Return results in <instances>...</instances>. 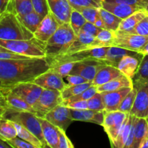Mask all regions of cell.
Masks as SVG:
<instances>
[{
  "mask_svg": "<svg viewBox=\"0 0 148 148\" xmlns=\"http://www.w3.org/2000/svg\"><path fill=\"white\" fill-rule=\"evenodd\" d=\"M147 16H148V14H147Z\"/></svg>",
  "mask_w": 148,
  "mask_h": 148,
  "instance_id": "cell-64",
  "label": "cell"
},
{
  "mask_svg": "<svg viewBox=\"0 0 148 148\" xmlns=\"http://www.w3.org/2000/svg\"><path fill=\"white\" fill-rule=\"evenodd\" d=\"M74 10H78L81 7H102L104 0H68Z\"/></svg>",
  "mask_w": 148,
  "mask_h": 148,
  "instance_id": "cell-41",
  "label": "cell"
},
{
  "mask_svg": "<svg viewBox=\"0 0 148 148\" xmlns=\"http://www.w3.org/2000/svg\"><path fill=\"white\" fill-rule=\"evenodd\" d=\"M102 7L122 20L126 19L135 12L143 9L138 6L130 5V4H121V3L106 2V1L103 2Z\"/></svg>",
  "mask_w": 148,
  "mask_h": 148,
  "instance_id": "cell-20",
  "label": "cell"
},
{
  "mask_svg": "<svg viewBox=\"0 0 148 148\" xmlns=\"http://www.w3.org/2000/svg\"><path fill=\"white\" fill-rule=\"evenodd\" d=\"M5 118L21 124L33 134H34L43 144V148L49 147L43 137L39 116L33 113L27 111H17L14 110L7 109L4 116Z\"/></svg>",
  "mask_w": 148,
  "mask_h": 148,
  "instance_id": "cell-6",
  "label": "cell"
},
{
  "mask_svg": "<svg viewBox=\"0 0 148 148\" xmlns=\"http://www.w3.org/2000/svg\"><path fill=\"white\" fill-rule=\"evenodd\" d=\"M43 90L41 87L33 82H25L8 86L6 91L12 92L33 106L38 100Z\"/></svg>",
  "mask_w": 148,
  "mask_h": 148,
  "instance_id": "cell-10",
  "label": "cell"
},
{
  "mask_svg": "<svg viewBox=\"0 0 148 148\" xmlns=\"http://www.w3.org/2000/svg\"><path fill=\"white\" fill-rule=\"evenodd\" d=\"M133 88L148 82V55L143 56L137 72L132 78Z\"/></svg>",
  "mask_w": 148,
  "mask_h": 148,
  "instance_id": "cell-32",
  "label": "cell"
},
{
  "mask_svg": "<svg viewBox=\"0 0 148 148\" xmlns=\"http://www.w3.org/2000/svg\"><path fill=\"white\" fill-rule=\"evenodd\" d=\"M115 31L108 29H102L95 37L93 41L88 46V49L95 48L109 47L114 38Z\"/></svg>",
  "mask_w": 148,
  "mask_h": 148,
  "instance_id": "cell-29",
  "label": "cell"
},
{
  "mask_svg": "<svg viewBox=\"0 0 148 148\" xmlns=\"http://www.w3.org/2000/svg\"><path fill=\"white\" fill-rule=\"evenodd\" d=\"M18 17L23 24L33 33H35L43 18L41 15L38 14L35 11L31 12L24 16H21V17L18 16Z\"/></svg>",
  "mask_w": 148,
  "mask_h": 148,
  "instance_id": "cell-35",
  "label": "cell"
},
{
  "mask_svg": "<svg viewBox=\"0 0 148 148\" xmlns=\"http://www.w3.org/2000/svg\"><path fill=\"white\" fill-rule=\"evenodd\" d=\"M49 12L56 17L59 24L69 23L72 6L68 0H47Z\"/></svg>",
  "mask_w": 148,
  "mask_h": 148,
  "instance_id": "cell-16",
  "label": "cell"
},
{
  "mask_svg": "<svg viewBox=\"0 0 148 148\" xmlns=\"http://www.w3.org/2000/svg\"><path fill=\"white\" fill-rule=\"evenodd\" d=\"M10 0H0V14L7 10V5Z\"/></svg>",
  "mask_w": 148,
  "mask_h": 148,
  "instance_id": "cell-54",
  "label": "cell"
},
{
  "mask_svg": "<svg viewBox=\"0 0 148 148\" xmlns=\"http://www.w3.org/2000/svg\"><path fill=\"white\" fill-rule=\"evenodd\" d=\"M74 121L91 122L102 125L104 119L105 111H95L91 109L77 110L70 108Z\"/></svg>",
  "mask_w": 148,
  "mask_h": 148,
  "instance_id": "cell-19",
  "label": "cell"
},
{
  "mask_svg": "<svg viewBox=\"0 0 148 148\" xmlns=\"http://www.w3.org/2000/svg\"><path fill=\"white\" fill-rule=\"evenodd\" d=\"M147 14L148 12L145 9L135 12L132 14H131L128 17H127V18L124 19V20H123L121 21V24H120L119 27L117 30L130 33V32H131L135 27V26L143 19L147 17Z\"/></svg>",
  "mask_w": 148,
  "mask_h": 148,
  "instance_id": "cell-27",
  "label": "cell"
},
{
  "mask_svg": "<svg viewBox=\"0 0 148 148\" xmlns=\"http://www.w3.org/2000/svg\"><path fill=\"white\" fill-rule=\"evenodd\" d=\"M146 119H147V122H148V114H147V118H146Z\"/></svg>",
  "mask_w": 148,
  "mask_h": 148,
  "instance_id": "cell-63",
  "label": "cell"
},
{
  "mask_svg": "<svg viewBox=\"0 0 148 148\" xmlns=\"http://www.w3.org/2000/svg\"><path fill=\"white\" fill-rule=\"evenodd\" d=\"M7 142L13 148H37L35 145L25 141L19 137H14L11 140H7Z\"/></svg>",
  "mask_w": 148,
  "mask_h": 148,
  "instance_id": "cell-47",
  "label": "cell"
},
{
  "mask_svg": "<svg viewBox=\"0 0 148 148\" xmlns=\"http://www.w3.org/2000/svg\"><path fill=\"white\" fill-rule=\"evenodd\" d=\"M64 79H65L66 81L67 86H69V85H79V84L89 82V81H88L86 79L82 77L77 75H68L64 77Z\"/></svg>",
  "mask_w": 148,
  "mask_h": 148,
  "instance_id": "cell-50",
  "label": "cell"
},
{
  "mask_svg": "<svg viewBox=\"0 0 148 148\" xmlns=\"http://www.w3.org/2000/svg\"><path fill=\"white\" fill-rule=\"evenodd\" d=\"M49 69L46 58L0 59V80L7 87L20 82H33Z\"/></svg>",
  "mask_w": 148,
  "mask_h": 148,
  "instance_id": "cell-1",
  "label": "cell"
},
{
  "mask_svg": "<svg viewBox=\"0 0 148 148\" xmlns=\"http://www.w3.org/2000/svg\"><path fill=\"white\" fill-rule=\"evenodd\" d=\"M134 119V116L129 114L127 119H126L124 122L123 123L122 126H121V130H120L119 133L118 134V137H117L116 140H115V143H114L113 147L116 148H124L127 140H128Z\"/></svg>",
  "mask_w": 148,
  "mask_h": 148,
  "instance_id": "cell-28",
  "label": "cell"
},
{
  "mask_svg": "<svg viewBox=\"0 0 148 148\" xmlns=\"http://www.w3.org/2000/svg\"><path fill=\"white\" fill-rule=\"evenodd\" d=\"M94 39H95V37L92 35L85 33V32L80 31L75 40L70 45L66 53L62 55L70 54V53H75L79 51L88 49V46L93 41Z\"/></svg>",
  "mask_w": 148,
  "mask_h": 148,
  "instance_id": "cell-26",
  "label": "cell"
},
{
  "mask_svg": "<svg viewBox=\"0 0 148 148\" xmlns=\"http://www.w3.org/2000/svg\"><path fill=\"white\" fill-rule=\"evenodd\" d=\"M142 59L133 56H125L119 62L117 68L123 75L132 79L137 72Z\"/></svg>",
  "mask_w": 148,
  "mask_h": 148,
  "instance_id": "cell-24",
  "label": "cell"
},
{
  "mask_svg": "<svg viewBox=\"0 0 148 148\" xmlns=\"http://www.w3.org/2000/svg\"><path fill=\"white\" fill-rule=\"evenodd\" d=\"M34 11L44 17L49 13V9L47 0H31Z\"/></svg>",
  "mask_w": 148,
  "mask_h": 148,
  "instance_id": "cell-45",
  "label": "cell"
},
{
  "mask_svg": "<svg viewBox=\"0 0 148 148\" xmlns=\"http://www.w3.org/2000/svg\"><path fill=\"white\" fill-rule=\"evenodd\" d=\"M0 46L10 51L31 58H46V43L33 37L29 40H3Z\"/></svg>",
  "mask_w": 148,
  "mask_h": 148,
  "instance_id": "cell-4",
  "label": "cell"
},
{
  "mask_svg": "<svg viewBox=\"0 0 148 148\" xmlns=\"http://www.w3.org/2000/svg\"><path fill=\"white\" fill-rule=\"evenodd\" d=\"M108 47L95 48L79 51L70 54L57 56L53 59H49V67L64 63H77V62H98L106 56Z\"/></svg>",
  "mask_w": 148,
  "mask_h": 148,
  "instance_id": "cell-5",
  "label": "cell"
},
{
  "mask_svg": "<svg viewBox=\"0 0 148 148\" xmlns=\"http://www.w3.org/2000/svg\"><path fill=\"white\" fill-rule=\"evenodd\" d=\"M124 87L133 88V80L132 78L122 75L107 83L97 86V88H98V92H102L117 90Z\"/></svg>",
  "mask_w": 148,
  "mask_h": 148,
  "instance_id": "cell-25",
  "label": "cell"
},
{
  "mask_svg": "<svg viewBox=\"0 0 148 148\" xmlns=\"http://www.w3.org/2000/svg\"><path fill=\"white\" fill-rule=\"evenodd\" d=\"M7 88V85H6L2 81L0 80V92H3V93H4Z\"/></svg>",
  "mask_w": 148,
  "mask_h": 148,
  "instance_id": "cell-59",
  "label": "cell"
},
{
  "mask_svg": "<svg viewBox=\"0 0 148 148\" xmlns=\"http://www.w3.org/2000/svg\"><path fill=\"white\" fill-rule=\"evenodd\" d=\"M103 66V64L96 62H77L75 63L69 75H79L89 82H92L96 74Z\"/></svg>",
  "mask_w": 148,
  "mask_h": 148,
  "instance_id": "cell-18",
  "label": "cell"
},
{
  "mask_svg": "<svg viewBox=\"0 0 148 148\" xmlns=\"http://www.w3.org/2000/svg\"><path fill=\"white\" fill-rule=\"evenodd\" d=\"M106 2L114 3H121V4H127L130 5L138 6L145 9L148 4V0H104Z\"/></svg>",
  "mask_w": 148,
  "mask_h": 148,
  "instance_id": "cell-49",
  "label": "cell"
},
{
  "mask_svg": "<svg viewBox=\"0 0 148 148\" xmlns=\"http://www.w3.org/2000/svg\"><path fill=\"white\" fill-rule=\"evenodd\" d=\"M74 145L67 137L66 132L59 128V148H73Z\"/></svg>",
  "mask_w": 148,
  "mask_h": 148,
  "instance_id": "cell-48",
  "label": "cell"
},
{
  "mask_svg": "<svg viewBox=\"0 0 148 148\" xmlns=\"http://www.w3.org/2000/svg\"><path fill=\"white\" fill-rule=\"evenodd\" d=\"M83 15L87 22L94 23H95L97 19L99 17V8L96 7H81L77 10Z\"/></svg>",
  "mask_w": 148,
  "mask_h": 148,
  "instance_id": "cell-42",
  "label": "cell"
},
{
  "mask_svg": "<svg viewBox=\"0 0 148 148\" xmlns=\"http://www.w3.org/2000/svg\"><path fill=\"white\" fill-rule=\"evenodd\" d=\"M122 75L123 74L117 67L110 65H103V66L96 74L95 78L92 81V83L95 86H99L107 83Z\"/></svg>",
  "mask_w": 148,
  "mask_h": 148,
  "instance_id": "cell-22",
  "label": "cell"
},
{
  "mask_svg": "<svg viewBox=\"0 0 148 148\" xmlns=\"http://www.w3.org/2000/svg\"><path fill=\"white\" fill-rule=\"evenodd\" d=\"M139 148H148V135L143 140Z\"/></svg>",
  "mask_w": 148,
  "mask_h": 148,
  "instance_id": "cell-57",
  "label": "cell"
},
{
  "mask_svg": "<svg viewBox=\"0 0 148 148\" xmlns=\"http://www.w3.org/2000/svg\"><path fill=\"white\" fill-rule=\"evenodd\" d=\"M87 20H85V17H83L82 14L79 11L76 10H72V13H71L70 20H69V23L71 25V27L73 29L74 32L77 36L79 35L82 30L84 25L86 23Z\"/></svg>",
  "mask_w": 148,
  "mask_h": 148,
  "instance_id": "cell-37",
  "label": "cell"
},
{
  "mask_svg": "<svg viewBox=\"0 0 148 148\" xmlns=\"http://www.w3.org/2000/svg\"><path fill=\"white\" fill-rule=\"evenodd\" d=\"M77 36L70 23L61 24L54 34L46 42V59L64 54Z\"/></svg>",
  "mask_w": 148,
  "mask_h": 148,
  "instance_id": "cell-2",
  "label": "cell"
},
{
  "mask_svg": "<svg viewBox=\"0 0 148 148\" xmlns=\"http://www.w3.org/2000/svg\"><path fill=\"white\" fill-rule=\"evenodd\" d=\"M14 125H15L16 130H17V137L23 139L25 141L27 142L30 144L33 145L37 148H43V144L40 142V140L34 134H33L31 132L27 130V129L23 127L21 124H18L17 122H14Z\"/></svg>",
  "mask_w": 148,
  "mask_h": 148,
  "instance_id": "cell-34",
  "label": "cell"
},
{
  "mask_svg": "<svg viewBox=\"0 0 148 148\" xmlns=\"http://www.w3.org/2000/svg\"><path fill=\"white\" fill-rule=\"evenodd\" d=\"M59 25L60 24L56 17L49 12V13L43 17L38 27L33 33L34 37L46 43L54 34Z\"/></svg>",
  "mask_w": 148,
  "mask_h": 148,
  "instance_id": "cell-13",
  "label": "cell"
},
{
  "mask_svg": "<svg viewBox=\"0 0 148 148\" xmlns=\"http://www.w3.org/2000/svg\"><path fill=\"white\" fill-rule=\"evenodd\" d=\"M58 128L66 132L69 126L74 121L70 108L61 104L47 113L43 117Z\"/></svg>",
  "mask_w": 148,
  "mask_h": 148,
  "instance_id": "cell-11",
  "label": "cell"
},
{
  "mask_svg": "<svg viewBox=\"0 0 148 148\" xmlns=\"http://www.w3.org/2000/svg\"><path fill=\"white\" fill-rule=\"evenodd\" d=\"M88 108L95 111H105V105L101 92H97L92 98L87 101Z\"/></svg>",
  "mask_w": 148,
  "mask_h": 148,
  "instance_id": "cell-43",
  "label": "cell"
},
{
  "mask_svg": "<svg viewBox=\"0 0 148 148\" xmlns=\"http://www.w3.org/2000/svg\"><path fill=\"white\" fill-rule=\"evenodd\" d=\"M43 137L51 148H59V128L43 117H39Z\"/></svg>",
  "mask_w": 148,
  "mask_h": 148,
  "instance_id": "cell-21",
  "label": "cell"
},
{
  "mask_svg": "<svg viewBox=\"0 0 148 148\" xmlns=\"http://www.w3.org/2000/svg\"><path fill=\"white\" fill-rule=\"evenodd\" d=\"M125 56H133L140 59L143 58V56L137 51H133L116 46H109L106 53V56L103 59H99L97 62L101 64L110 65L117 67L119 62Z\"/></svg>",
  "mask_w": 148,
  "mask_h": 148,
  "instance_id": "cell-15",
  "label": "cell"
},
{
  "mask_svg": "<svg viewBox=\"0 0 148 148\" xmlns=\"http://www.w3.org/2000/svg\"><path fill=\"white\" fill-rule=\"evenodd\" d=\"M34 37L19 18L18 15L5 11L0 14V39L29 40Z\"/></svg>",
  "mask_w": 148,
  "mask_h": 148,
  "instance_id": "cell-3",
  "label": "cell"
},
{
  "mask_svg": "<svg viewBox=\"0 0 148 148\" xmlns=\"http://www.w3.org/2000/svg\"><path fill=\"white\" fill-rule=\"evenodd\" d=\"M94 25H95V26H97L98 27H100V28H101V29H106L105 24H104L102 18H101L100 16H99V17L97 19L96 21H95V23H94Z\"/></svg>",
  "mask_w": 148,
  "mask_h": 148,
  "instance_id": "cell-55",
  "label": "cell"
},
{
  "mask_svg": "<svg viewBox=\"0 0 148 148\" xmlns=\"http://www.w3.org/2000/svg\"><path fill=\"white\" fill-rule=\"evenodd\" d=\"M98 92V88L95 85H91L86 90L82 91L78 95H75V96L69 98L66 100H64L63 101V105H66L68 103L74 102V101H88L90 98H92L96 92Z\"/></svg>",
  "mask_w": 148,
  "mask_h": 148,
  "instance_id": "cell-39",
  "label": "cell"
},
{
  "mask_svg": "<svg viewBox=\"0 0 148 148\" xmlns=\"http://www.w3.org/2000/svg\"><path fill=\"white\" fill-rule=\"evenodd\" d=\"M134 88L137 89V92L130 114L138 118H147L148 114V82Z\"/></svg>",
  "mask_w": 148,
  "mask_h": 148,
  "instance_id": "cell-14",
  "label": "cell"
},
{
  "mask_svg": "<svg viewBox=\"0 0 148 148\" xmlns=\"http://www.w3.org/2000/svg\"><path fill=\"white\" fill-rule=\"evenodd\" d=\"M0 51H10L7 50V49H5V48L2 47V46H0Z\"/></svg>",
  "mask_w": 148,
  "mask_h": 148,
  "instance_id": "cell-60",
  "label": "cell"
},
{
  "mask_svg": "<svg viewBox=\"0 0 148 148\" xmlns=\"http://www.w3.org/2000/svg\"><path fill=\"white\" fill-rule=\"evenodd\" d=\"M33 82L43 89L62 91L67 86V84L62 76L49 69L35 78Z\"/></svg>",
  "mask_w": 148,
  "mask_h": 148,
  "instance_id": "cell-12",
  "label": "cell"
},
{
  "mask_svg": "<svg viewBox=\"0 0 148 148\" xmlns=\"http://www.w3.org/2000/svg\"><path fill=\"white\" fill-rule=\"evenodd\" d=\"M148 135V122L146 118H136L134 125V141L133 148H139L142 142Z\"/></svg>",
  "mask_w": 148,
  "mask_h": 148,
  "instance_id": "cell-30",
  "label": "cell"
},
{
  "mask_svg": "<svg viewBox=\"0 0 148 148\" xmlns=\"http://www.w3.org/2000/svg\"><path fill=\"white\" fill-rule=\"evenodd\" d=\"M130 33L140 36H148V16L143 19Z\"/></svg>",
  "mask_w": 148,
  "mask_h": 148,
  "instance_id": "cell-46",
  "label": "cell"
},
{
  "mask_svg": "<svg viewBox=\"0 0 148 148\" xmlns=\"http://www.w3.org/2000/svg\"><path fill=\"white\" fill-rule=\"evenodd\" d=\"M137 92V89L133 88L132 90L126 95L125 98H124V99H123V101H121V104H120V106H119V111L127 113V114H130L132 108L133 107V105H134V101H135Z\"/></svg>",
  "mask_w": 148,
  "mask_h": 148,
  "instance_id": "cell-40",
  "label": "cell"
},
{
  "mask_svg": "<svg viewBox=\"0 0 148 148\" xmlns=\"http://www.w3.org/2000/svg\"><path fill=\"white\" fill-rule=\"evenodd\" d=\"M99 14L105 24L106 29L114 30V31H116L118 30L121 21L123 20L122 19L119 18L110 12L107 11L103 7L99 8Z\"/></svg>",
  "mask_w": 148,
  "mask_h": 148,
  "instance_id": "cell-33",
  "label": "cell"
},
{
  "mask_svg": "<svg viewBox=\"0 0 148 148\" xmlns=\"http://www.w3.org/2000/svg\"><path fill=\"white\" fill-rule=\"evenodd\" d=\"M14 13L18 16H24L34 11L31 0H14Z\"/></svg>",
  "mask_w": 148,
  "mask_h": 148,
  "instance_id": "cell-38",
  "label": "cell"
},
{
  "mask_svg": "<svg viewBox=\"0 0 148 148\" xmlns=\"http://www.w3.org/2000/svg\"><path fill=\"white\" fill-rule=\"evenodd\" d=\"M8 108L5 95L3 92H0V111H6Z\"/></svg>",
  "mask_w": 148,
  "mask_h": 148,
  "instance_id": "cell-53",
  "label": "cell"
},
{
  "mask_svg": "<svg viewBox=\"0 0 148 148\" xmlns=\"http://www.w3.org/2000/svg\"><path fill=\"white\" fill-rule=\"evenodd\" d=\"M16 137L17 132L14 121L4 116L0 119V138L7 142Z\"/></svg>",
  "mask_w": 148,
  "mask_h": 148,
  "instance_id": "cell-31",
  "label": "cell"
},
{
  "mask_svg": "<svg viewBox=\"0 0 148 148\" xmlns=\"http://www.w3.org/2000/svg\"><path fill=\"white\" fill-rule=\"evenodd\" d=\"M63 103L61 91L57 90L43 89L33 108L39 117H44L49 111Z\"/></svg>",
  "mask_w": 148,
  "mask_h": 148,
  "instance_id": "cell-7",
  "label": "cell"
},
{
  "mask_svg": "<svg viewBox=\"0 0 148 148\" xmlns=\"http://www.w3.org/2000/svg\"><path fill=\"white\" fill-rule=\"evenodd\" d=\"M138 53H140V55H142L143 56H146V55H148V42L147 43V44L141 49V50L137 52Z\"/></svg>",
  "mask_w": 148,
  "mask_h": 148,
  "instance_id": "cell-56",
  "label": "cell"
},
{
  "mask_svg": "<svg viewBox=\"0 0 148 148\" xmlns=\"http://www.w3.org/2000/svg\"><path fill=\"white\" fill-rule=\"evenodd\" d=\"M131 87H124L119 90L110 92H102L103 100L105 105L106 111H117L126 95L132 90Z\"/></svg>",
  "mask_w": 148,
  "mask_h": 148,
  "instance_id": "cell-17",
  "label": "cell"
},
{
  "mask_svg": "<svg viewBox=\"0 0 148 148\" xmlns=\"http://www.w3.org/2000/svg\"><path fill=\"white\" fill-rule=\"evenodd\" d=\"M145 10L146 11H147V12H148V4H147V7H146L145 8Z\"/></svg>",
  "mask_w": 148,
  "mask_h": 148,
  "instance_id": "cell-62",
  "label": "cell"
},
{
  "mask_svg": "<svg viewBox=\"0 0 148 148\" xmlns=\"http://www.w3.org/2000/svg\"><path fill=\"white\" fill-rule=\"evenodd\" d=\"M101 30H102V29L100 28V27H98L97 26H95V25L92 24V23H89V22H86V23H85V24L84 25L83 27H82L81 31L89 33V34L92 35L94 37H95V36L101 32Z\"/></svg>",
  "mask_w": 148,
  "mask_h": 148,
  "instance_id": "cell-51",
  "label": "cell"
},
{
  "mask_svg": "<svg viewBox=\"0 0 148 148\" xmlns=\"http://www.w3.org/2000/svg\"><path fill=\"white\" fill-rule=\"evenodd\" d=\"M75 64V63L61 64L56 65V66L49 67V70L58 74V75H59L60 76H62V77L64 78V77H66V75L70 74L71 71L73 69Z\"/></svg>",
  "mask_w": 148,
  "mask_h": 148,
  "instance_id": "cell-44",
  "label": "cell"
},
{
  "mask_svg": "<svg viewBox=\"0 0 148 148\" xmlns=\"http://www.w3.org/2000/svg\"><path fill=\"white\" fill-rule=\"evenodd\" d=\"M64 106H67L69 108H72V109H87L88 108V102H87V101H77L68 103H66Z\"/></svg>",
  "mask_w": 148,
  "mask_h": 148,
  "instance_id": "cell-52",
  "label": "cell"
},
{
  "mask_svg": "<svg viewBox=\"0 0 148 148\" xmlns=\"http://www.w3.org/2000/svg\"><path fill=\"white\" fill-rule=\"evenodd\" d=\"M4 94L5 95L7 107H8L7 109H11L17 111H27V112L36 114V111L33 108V106L27 103L23 98H20V97L14 95L10 91H6Z\"/></svg>",
  "mask_w": 148,
  "mask_h": 148,
  "instance_id": "cell-23",
  "label": "cell"
},
{
  "mask_svg": "<svg viewBox=\"0 0 148 148\" xmlns=\"http://www.w3.org/2000/svg\"><path fill=\"white\" fill-rule=\"evenodd\" d=\"M92 85V82H87L85 83L79 84V85H69V86H66L63 90L61 91L62 93V98L64 100H66L69 98L75 96V95H78L82 91L86 90L89 87Z\"/></svg>",
  "mask_w": 148,
  "mask_h": 148,
  "instance_id": "cell-36",
  "label": "cell"
},
{
  "mask_svg": "<svg viewBox=\"0 0 148 148\" xmlns=\"http://www.w3.org/2000/svg\"><path fill=\"white\" fill-rule=\"evenodd\" d=\"M12 147L8 143L0 138V148H10Z\"/></svg>",
  "mask_w": 148,
  "mask_h": 148,
  "instance_id": "cell-58",
  "label": "cell"
},
{
  "mask_svg": "<svg viewBox=\"0 0 148 148\" xmlns=\"http://www.w3.org/2000/svg\"><path fill=\"white\" fill-rule=\"evenodd\" d=\"M147 42L148 36L116 30L111 46H116L138 52L147 44Z\"/></svg>",
  "mask_w": 148,
  "mask_h": 148,
  "instance_id": "cell-8",
  "label": "cell"
},
{
  "mask_svg": "<svg viewBox=\"0 0 148 148\" xmlns=\"http://www.w3.org/2000/svg\"><path fill=\"white\" fill-rule=\"evenodd\" d=\"M128 114L119 110L114 111H105L103 122L101 126L103 127L112 146H114L121 126Z\"/></svg>",
  "mask_w": 148,
  "mask_h": 148,
  "instance_id": "cell-9",
  "label": "cell"
},
{
  "mask_svg": "<svg viewBox=\"0 0 148 148\" xmlns=\"http://www.w3.org/2000/svg\"><path fill=\"white\" fill-rule=\"evenodd\" d=\"M5 112L6 111H0V119L2 118V117H4Z\"/></svg>",
  "mask_w": 148,
  "mask_h": 148,
  "instance_id": "cell-61",
  "label": "cell"
}]
</instances>
